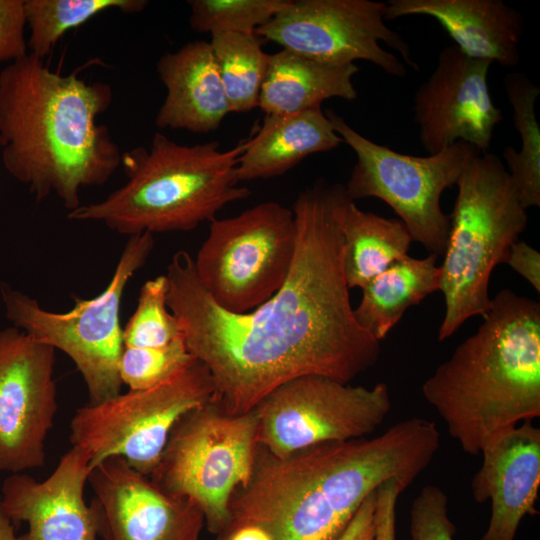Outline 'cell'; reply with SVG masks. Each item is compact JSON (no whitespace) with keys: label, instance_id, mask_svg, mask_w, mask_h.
Returning <instances> with one entry per match:
<instances>
[{"label":"cell","instance_id":"obj_1","mask_svg":"<svg viewBox=\"0 0 540 540\" xmlns=\"http://www.w3.org/2000/svg\"><path fill=\"white\" fill-rule=\"evenodd\" d=\"M347 197L345 186L324 180L298 195L288 277L246 313L217 305L198 281L193 257L173 254L164 274L167 304L226 413H248L272 390L305 375L350 383L378 361L380 341L358 323L343 269L340 211Z\"/></svg>","mask_w":540,"mask_h":540},{"label":"cell","instance_id":"obj_2","mask_svg":"<svg viewBox=\"0 0 540 540\" xmlns=\"http://www.w3.org/2000/svg\"><path fill=\"white\" fill-rule=\"evenodd\" d=\"M440 445L436 424L412 417L375 437L325 442L282 458L259 447L250 482L230 501L224 534L253 524L274 540H338L370 494L392 478L405 491Z\"/></svg>","mask_w":540,"mask_h":540},{"label":"cell","instance_id":"obj_3","mask_svg":"<svg viewBox=\"0 0 540 540\" xmlns=\"http://www.w3.org/2000/svg\"><path fill=\"white\" fill-rule=\"evenodd\" d=\"M113 99L105 82L62 75L28 53L0 71L3 167L37 201L51 195L68 212L83 188L105 184L121 165L109 128L97 122Z\"/></svg>","mask_w":540,"mask_h":540},{"label":"cell","instance_id":"obj_4","mask_svg":"<svg viewBox=\"0 0 540 540\" xmlns=\"http://www.w3.org/2000/svg\"><path fill=\"white\" fill-rule=\"evenodd\" d=\"M422 394L469 455L540 416V303L510 289L477 331L423 383Z\"/></svg>","mask_w":540,"mask_h":540},{"label":"cell","instance_id":"obj_5","mask_svg":"<svg viewBox=\"0 0 540 540\" xmlns=\"http://www.w3.org/2000/svg\"><path fill=\"white\" fill-rule=\"evenodd\" d=\"M245 141L221 150L218 142L181 145L155 133L149 148L121 155L126 182L103 200L68 212L73 221L98 222L132 236L190 231L211 222L227 204L249 197L239 186Z\"/></svg>","mask_w":540,"mask_h":540},{"label":"cell","instance_id":"obj_6","mask_svg":"<svg viewBox=\"0 0 540 540\" xmlns=\"http://www.w3.org/2000/svg\"><path fill=\"white\" fill-rule=\"evenodd\" d=\"M458 188L439 288L445 314L438 340L451 337L474 316L491 307L489 280L505 263L510 247L527 226L528 216L499 156L480 153L468 163Z\"/></svg>","mask_w":540,"mask_h":540},{"label":"cell","instance_id":"obj_7","mask_svg":"<svg viewBox=\"0 0 540 540\" xmlns=\"http://www.w3.org/2000/svg\"><path fill=\"white\" fill-rule=\"evenodd\" d=\"M153 235L144 232L129 236L105 289L93 298L75 299L67 312L49 311L20 290L6 283L0 285L5 316L12 326L65 353L82 376L89 403L102 402L121 392V300L127 284L154 248Z\"/></svg>","mask_w":540,"mask_h":540},{"label":"cell","instance_id":"obj_8","mask_svg":"<svg viewBox=\"0 0 540 540\" xmlns=\"http://www.w3.org/2000/svg\"><path fill=\"white\" fill-rule=\"evenodd\" d=\"M258 448L254 410L231 415L213 399L176 422L149 478L166 494L191 500L220 537L234 493L252 478Z\"/></svg>","mask_w":540,"mask_h":540},{"label":"cell","instance_id":"obj_9","mask_svg":"<svg viewBox=\"0 0 540 540\" xmlns=\"http://www.w3.org/2000/svg\"><path fill=\"white\" fill-rule=\"evenodd\" d=\"M325 114L357 157L345 185L349 198L382 200L399 216L412 241L429 254L444 255L450 215L441 208V196L457 184L468 163L481 152L457 141L428 156L402 154L366 138L334 111Z\"/></svg>","mask_w":540,"mask_h":540},{"label":"cell","instance_id":"obj_10","mask_svg":"<svg viewBox=\"0 0 540 540\" xmlns=\"http://www.w3.org/2000/svg\"><path fill=\"white\" fill-rule=\"evenodd\" d=\"M214 395L208 368L195 358L160 384L128 389L77 408L70 422V442L86 451L91 468L107 458L120 457L149 477L176 422L211 402Z\"/></svg>","mask_w":540,"mask_h":540},{"label":"cell","instance_id":"obj_11","mask_svg":"<svg viewBox=\"0 0 540 540\" xmlns=\"http://www.w3.org/2000/svg\"><path fill=\"white\" fill-rule=\"evenodd\" d=\"M295 250L292 210L268 201L237 216L212 220L193 265L198 281L217 305L246 313L282 287Z\"/></svg>","mask_w":540,"mask_h":540},{"label":"cell","instance_id":"obj_12","mask_svg":"<svg viewBox=\"0 0 540 540\" xmlns=\"http://www.w3.org/2000/svg\"><path fill=\"white\" fill-rule=\"evenodd\" d=\"M391 408L383 382L369 388L320 375L297 377L272 390L253 409L257 443L282 458L325 442L367 437Z\"/></svg>","mask_w":540,"mask_h":540},{"label":"cell","instance_id":"obj_13","mask_svg":"<svg viewBox=\"0 0 540 540\" xmlns=\"http://www.w3.org/2000/svg\"><path fill=\"white\" fill-rule=\"evenodd\" d=\"M386 2L290 0L255 34L299 55L331 64L371 62L394 77L419 70L409 44L385 20Z\"/></svg>","mask_w":540,"mask_h":540},{"label":"cell","instance_id":"obj_14","mask_svg":"<svg viewBox=\"0 0 540 540\" xmlns=\"http://www.w3.org/2000/svg\"><path fill=\"white\" fill-rule=\"evenodd\" d=\"M56 350L23 330H0V472L46 463V439L57 412Z\"/></svg>","mask_w":540,"mask_h":540},{"label":"cell","instance_id":"obj_15","mask_svg":"<svg viewBox=\"0 0 540 540\" xmlns=\"http://www.w3.org/2000/svg\"><path fill=\"white\" fill-rule=\"evenodd\" d=\"M490 61L474 59L455 45L444 47L431 75L413 99L419 140L430 155L463 141L487 153L503 120L488 85Z\"/></svg>","mask_w":540,"mask_h":540},{"label":"cell","instance_id":"obj_16","mask_svg":"<svg viewBox=\"0 0 540 540\" xmlns=\"http://www.w3.org/2000/svg\"><path fill=\"white\" fill-rule=\"evenodd\" d=\"M88 484L102 540H200L205 521L199 508L161 491L122 458L94 466Z\"/></svg>","mask_w":540,"mask_h":540},{"label":"cell","instance_id":"obj_17","mask_svg":"<svg viewBox=\"0 0 540 540\" xmlns=\"http://www.w3.org/2000/svg\"><path fill=\"white\" fill-rule=\"evenodd\" d=\"M91 469L86 451L72 445L43 481L25 472L9 475L1 508L14 526L28 524L27 540H97V515L84 499Z\"/></svg>","mask_w":540,"mask_h":540},{"label":"cell","instance_id":"obj_18","mask_svg":"<svg viewBox=\"0 0 540 540\" xmlns=\"http://www.w3.org/2000/svg\"><path fill=\"white\" fill-rule=\"evenodd\" d=\"M471 480L478 503L491 501V517L480 540H514L526 515L537 514L540 486V429L524 421L501 433L481 451Z\"/></svg>","mask_w":540,"mask_h":540},{"label":"cell","instance_id":"obj_19","mask_svg":"<svg viewBox=\"0 0 540 540\" xmlns=\"http://www.w3.org/2000/svg\"><path fill=\"white\" fill-rule=\"evenodd\" d=\"M422 15L436 20L465 55L516 66L524 20L502 0H389L385 20Z\"/></svg>","mask_w":540,"mask_h":540},{"label":"cell","instance_id":"obj_20","mask_svg":"<svg viewBox=\"0 0 540 540\" xmlns=\"http://www.w3.org/2000/svg\"><path fill=\"white\" fill-rule=\"evenodd\" d=\"M156 70L166 89L157 127L203 134L218 129L230 109L210 42L191 41L164 53Z\"/></svg>","mask_w":540,"mask_h":540},{"label":"cell","instance_id":"obj_21","mask_svg":"<svg viewBox=\"0 0 540 540\" xmlns=\"http://www.w3.org/2000/svg\"><path fill=\"white\" fill-rule=\"evenodd\" d=\"M343 143L321 106L291 114L265 115L239 157V181L282 175L307 156Z\"/></svg>","mask_w":540,"mask_h":540},{"label":"cell","instance_id":"obj_22","mask_svg":"<svg viewBox=\"0 0 540 540\" xmlns=\"http://www.w3.org/2000/svg\"><path fill=\"white\" fill-rule=\"evenodd\" d=\"M355 63L320 62L282 49L270 54L258 107L265 113L291 114L321 106L330 98L354 101Z\"/></svg>","mask_w":540,"mask_h":540},{"label":"cell","instance_id":"obj_23","mask_svg":"<svg viewBox=\"0 0 540 540\" xmlns=\"http://www.w3.org/2000/svg\"><path fill=\"white\" fill-rule=\"evenodd\" d=\"M436 254L425 258L409 255L398 259L362 287L354 315L366 331L381 341L411 306L439 288Z\"/></svg>","mask_w":540,"mask_h":540},{"label":"cell","instance_id":"obj_24","mask_svg":"<svg viewBox=\"0 0 540 540\" xmlns=\"http://www.w3.org/2000/svg\"><path fill=\"white\" fill-rule=\"evenodd\" d=\"M343 269L349 289L362 288L408 255L412 238L400 219L358 208L347 197L340 211Z\"/></svg>","mask_w":540,"mask_h":540},{"label":"cell","instance_id":"obj_25","mask_svg":"<svg viewBox=\"0 0 540 540\" xmlns=\"http://www.w3.org/2000/svg\"><path fill=\"white\" fill-rule=\"evenodd\" d=\"M504 87L512 109L513 124L521 138L517 151L507 146L502 151L506 169L525 209L540 206V127L535 104L540 88L523 73H508Z\"/></svg>","mask_w":540,"mask_h":540},{"label":"cell","instance_id":"obj_26","mask_svg":"<svg viewBox=\"0 0 540 540\" xmlns=\"http://www.w3.org/2000/svg\"><path fill=\"white\" fill-rule=\"evenodd\" d=\"M210 45L230 112L258 107L270 58L262 49V39L255 33L224 32L212 34Z\"/></svg>","mask_w":540,"mask_h":540},{"label":"cell","instance_id":"obj_27","mask_svg":"<svg viewBox=\"0 0 540 540\" xmlns=\"http://www.w3.org/2000/svg\"><path fill=\"white\" fill-rule=\"evenodd\" d=\"M146 0H25L26 23L30 28L29 53L44 59L66 31L76 28L99 13L119 10L142 12Z\"/></svg>","mask_w":540,"mask_h":540},{"label":"cell","instance_id":"obj_28","mask_svg":"<svg viewBox=\"0 0 540 540\" xmlns=\"http://www.w3.org/2000/svg\"><path fill=\"white\" fill-rule=\"evenodd\" d=\"M167 291L165 275L142 285L135 311L123 327V347L161 348L184 337L179 320L168 307Z\"/></svg>","mask_w":540,"mask_h":540},{"label":"cell","instance_id":"obj_29","mask_svg":"<svg viewBox=\"0 0 540 540\" xmlns=\"http://www.w3.org/2000/svg\"><path fill=\"white\" fill-rule=\"evenodd\" d=\"M290 0H190L189 24L199 33L254 34Z\"/></svg>","mask_w":540,"mask_h":540},{"label":"cell","instance_id":"obj_30","mask_svg":"<svg viewBox=\"0 0 540 540\" xmlns=\"http://www.w3.org/2000/svg\"><path fill=\"white\" fill-rule=\"evenodd\" d=\"M194 359L184 337L161 348L123 347L119 376L128 389H145L171 378Z\"/></svg>","mask_w":540,"mask_h":540},{"label":"cell","instance_id":"obj_31","mask_svg":"<svg viewBox=\"0 0 540 540\" xmlns=\"http://www.w3.org/2000/svg\"><path fill=\"white\" fill-rule=\"evenodd\" d=\"M411 540H454L456 526L448 513V496L438 486L427 485L410 510Z\"/></svg>","mask_w":540,"mask_h":540},{"label":"cell","instance_id":"obj_32","mask_svg":"<svg viewBox=\"0 0 540 540\" xmlns=\"http://www.w3.org/2000/svg\"><path fill=\"white\" fill-rule=\"evenodd\" d=\"M25 0H0V62L8 64L25 57Z\"/></svg>","mask_w":540,"mask_h":540},{"label":"cell","instance_id":"obj_33","mask_svg":"<svg viewBox=\"0 0 540 540\" xmlns=\"http://www.w3.org/2000/svg\"><path fill=\"white\" fill-rule=\"evenodd\" d=\"M401 493L400 484L394 478L376 489L373 540H396V504Z\"/></svg>","mask_w":540,"mask_h":540},{"label":"cell","instance_id":"obj_34","mask_svg":"<svg viewBox=\"0 0 540 540\" xmlns=\"http://www.w3.org/2000/svg\"><path fill=\"white\" fill-rule=\"evenodd\" d=\"M515 272L528 281L537 293L540 292V253L524 241L512 244L506 261Z\"/></svg>","mask_w":540,"mask_h":540},{"label":"cell","instance_id":"obj_35","mask_svg":"<svg viewBox=\"0 0 540 540\" xmlns=\"http://www.w3.org/2000/svg\"><path fill=\"white\" fill-rule=\"evenodd\" d=\"M375 492L364 500L338 540H373Z\"/></svg>","mask_w":540,"mask_h":540},{"label":"cell","instance_id":"obj_36","mask_svg":"<svg viewBox=\"0 0 540 540\" xmlns=\"http://www.w3.org/2000/svg\"><path fill=\"white\" fill-rule=\"evenodd\" d=\"M221 540H274L264 528L245 524L235 527L220 537Z\"/></svg>","mask_w":540,"mask_h":540},{"label":"cell","instance_id":"obj_37","mask_svg":"<svg viewBox=\"0 0 540 540\" xmlns=\"http://www.w3.org/2000/svg\"><path fill=\"white\" fill-rule=\"evenodd\" d=\"M0 540H27L26 535H16L15 526L3 512L0 505Z\"/></svg>","mask_w":540,"mask_h":540}]
</instances>
